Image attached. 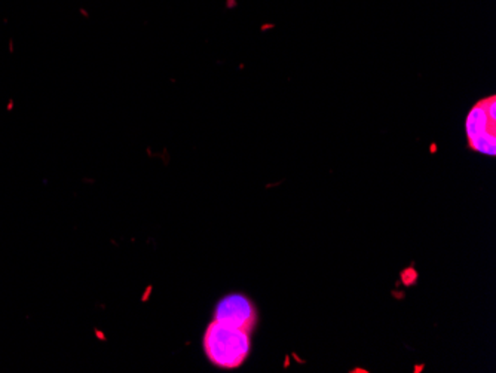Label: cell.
Returning a JSON list of instances; mask_svg holds the SVG:
<instances>
[{
	"label": "cell",
	"mask_w": 496,
	"mask_h": 373,
	"mask_svg": "<svg viewBox=\"0 0 496 373\" xmlns=\"http://www.w3.org/2000/svg\"><path fill=\"white\" fill-rule=\"evenodd\" d=\"M250 330L214 320L204 335V351L220 369H237L250 354Z\"/></svg>",
	"instance_id": "6da1fadb"
},
{
	"label": "cell",
	"mask_w": 496,
	"mask_h": 373,
	"mask_svg": "<svg viewBox=\"0 0 496 373\" xmlns=\"http://www.w3.org/2000/svg\"><path fill=\"white\" fill-rule=\"evenodd\" d=\"M214 320L250 330L256 323L255 305L247 296L238 293L226 296L216 307Z\"/></svg>",
	"instance_id": "7a4b0ae2"
},
{
	"label": "cell",
	"mask_w": 496,
	"mask_h": 373,
	"mask_svg": "<svg viewBox=\"0 0 496 373\" xmlns=\"http://www.w3.org/2000/svg\"><path fill=\"white\" fill-rule=\"evenodd\" d=\"M465 133H467L468 140L481 136L484 133H496V121L488 115L483 100H480L477 104H474L468 113L467 121H465Z\"/></svg>",
	"instance_id": "3957f363"
},
{
	"label": "cell",
	"mask_w": 496,
	"mask_h": 373,
	"mask_svg": "<svg viewBox=\"0 0 496 373\" xmlns=\"http://www.w3.org/2000/svg\"><path fill=\"white\" fill-rule=\"evenodd\" d=\"M468 144L472 151L483 153L486 156L496 155V133H484L481 136L468 140Z\"/></svg>",
	"instance_id": "277c9868"
}]
</instances>
